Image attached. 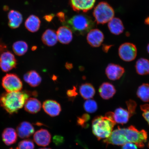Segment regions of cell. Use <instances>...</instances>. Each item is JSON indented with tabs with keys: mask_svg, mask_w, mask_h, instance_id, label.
<instances>
[{
	"mask_svg": "<svg viewBox=\"0 0 149 149\" xmlns=\"http://www.w3.org/2000/svg\"><path fill=\"white\" fill-rule=\"evenodd\" d=\"M148 139L147 132L144 130H139L133 126L127 128H120L113 130L110 136L104 139L103 142L109 144L123 145L127 143H133L139 148H142Z\"/></svg>",
	"mask_w": 149,
	"mask_h": 149,
	"instance_id": "obj_1",
	"label": "cell"
},
{
	"mask_svg": "<svg viewBox=\"0 0 149 149\" xmlns=\"http://www.w3.org/2000/svg\"><path fill=\"white\" fill-rule=\"evenodd\" d=\"M29 96V93L26 91L5 92L0 96V104L9 114H13L24 107Z\"/></svg>",
	"mask_w": 149,
	"mask_h": 149,
	"instance_id": "obj_2",
	"label": "cell"
},
{
	"mask_svg": "<svg viewBox=\"0 0 149 149\" xmlns=\"http://www.w3.org/2000/svg\"><path fill=\"white\" fill-rule=\"evenodd\" d=\"M116 123L113 118V113L109 112L105 116H97L92 120V129L98 140L109 137Z\"/></svg>",
	"mask_w": 149,
	"mask_h": 149,
	"instance_id": "obj_3",
	"label": "cell"
},
{
	"mask_svg": "<svg viewBox=\"0 0 149 149\" xmlns=\"http://www.w3.org/2000/svg\"><path fill=\"white\" fill-rule=\"evenodd\" d=\"M77 35H85L94 27L95 22L90 16L84 14L75 15L62 23Z\"/></svg>",
	"mask_w": 149,
	"mask_h": 149,
	"instance_id": "obj_4",
	"label": "cell"
},
{
	"mask_svg": "<svg viewBox=\"0 0 149 149\" xmlns=\"http://www.w3.org/2000/svg\"><path fill=\"white\" fill-rule=\"evenodd\" d=\"M114 11L109 3L105 1L100 3L95 7L93 15L97 24L109 22L114 16Z\"/></svg>",
	"mask_w": 149,
	"mask_h": 149,
	"instance_id": "obj_5",
	"label": "cell"
},
{
	"mask_svg": "<svg viewBox=\"0 0 149 149\" xmlns=\"http://www.w3.org/2000/svg\"><path fill=\"white\" fill-rule=\"evenodd\" d=\"M126 104L127 109L118 108L113 113V118L115 123L121 124H126L135 113L137 105L136 102L130 100L126 102Z\"/></svg>",
	"mask_w": 149,
	"mask_h": 149,
	"instance_id": "obj_6",
	"label": "cell"
},
{
	"mask_svg": "<svg viewBox=\"0 0 149 149\" xmlns=\"http://www.w3.org/2000/svg\"><path fill=\"white\" fill-rule=\"evenodd\" d=\"M2 86L7 92H19L23 88V83L19 77L14 74H7L3 78Z\"/></svg>",
	"mask_w": 149,
	"mask_h": 149,
	"instance_id": "obj_7",
	"label": "cell"
},
{
	"mask_svg": "<svg viewBox=\"0 0 149 149\" xmlns=\"http://www.w3.org/2000/svg\"><path fill=\"white\" fill-rule=\"evenodd\" d=\"M118 54L119 56L123 61L127 62L133 61L137 55L136 47L131 43H124L119 47Z\"/></svg>",
	"mask_w": 149,
	"mask_h": 149,
	"instance_id": "obj_8",
	"label": "cell"
},
{
	"mask_svg": "<svg viewBox=\"0 0 149 149\" xmlns=\"http://www.w3.org/2000/svg\"><path fill=\"white\" fill-rule=\"evenodd\" d=\"M17 61L13 54L9 51L3 52L0 55V68L7 72L16 68Z\"/></svg>",
	"mask_w": 149,
	"mask_h": 149,
	"instance_id": "obj_9",
	"label": "cell"
},
{
	"mask_svg": "<svg viewBox=\"0 0 149 149\" xmlns=\"http://www.w3.org/2000/svg\"><path fill=\"white\" fill-rule=\"evenodd\" d=\"M71 7L77 13H86L94 7L96 0H68Z\"/></svg>",
	"mask_w": 149,
	"mask_h": 149,
	"instance_id": "obj_10",
	"label": "cell"
},
{
	"mask_svg": "<svg viewBox=\"0 0 149 149\" xmlns=\"http://www.w3.org/2000/svg\"><path fill=\"white\" fill-rule=\"evenodd\" d=\"M51 133L47 130L41 129L37 130L33 134V141L39 146L45 147L51 142Z\"/></svg>",
	"mask_w": 149,
	"mask_h": 149,
	"instance_id": "obj_11",
	"label": "cell"
},
{
	"mask_svg": "<svg viewBox=\"0 0 149 149\" xmlns=\"http://www.w3.org/2000/svg\"><path fill=\"white\" fill-rule=\"evenodd\" d=\"M104 39L103 33L97 29H91L88 33L87 36L88 43L94 47H99L101 45Z\"/></svg>",
	"mask_w": 149,
	"mask_h": 149,
	"instance_id": "obj_12",
	"label": "cell"
},
{
	"mask_svg": "<svg viewBox=\"0 0 149 149\" xmlns=\"http://www.w3.org/2000/svg\"><path fill=\"white\" fill-rule=\"evenodd\" d=\"M125 71L124 68L120 65L110 64L106 69L105 73L107 77L111 81L120 79L123 75Z\"/></svg>",
	"mask_w": 149,
	"mask_h": 149,
	"instance_id": "obj_13",
	"label": "cell"
},
{
	"mask_svg": "<svg viewBox=\"0 0 149 149\" xmlns=\"http://www.w3.org/2000/svg\"><path fill=\"white\" fill-rule=\"evenodd\" d=\"M42 108L47 114L52 117L58 116L61 110L60 104L53 100H45L42 104Z\"/></svg>",
	"mask_w": 149,
	"mask_h": 149,
	"instance_id": "obj_14",
	"label": "cell"
},
{
	"mask_svg": "<svg viewBox=\"0 0 149 149\" xmlns=\"http://www.w3.org/2000/svg\"><path fill=\"white\" fill-rule=\"evenodd\" d=\"M16 132L18 136L20 138L27 139L34 134L35 129L31 123L24 121L18 125Z\"/></svg>",
	"mask_w": 149,
	"mask_h": 149,
	"instance_id": "obj_15",
	"label": "cell"
},
{
	"mask_svg": "<svg viewBox=\"0 0 149 149\" xmlns=\"http://www.w3.org/2000/svg\"><path fill=\"white\" fill-rule=\"evenodd\" d=\"M58 40L61 43L68 44L71 42L73 36L71 30L68 27H59L56 32Z\"/></svg>",
	"mask_w": 149,
	"mask_h": 149,
	"instance_id": "obj_16",
	"label": "cell"
},
{
	"mask_svg": "<svg viewBox=\"0 0 149 149\" xmlns=\"http://www.w3.org/2000/svg\"><path fill=\"white\" fill-rule=\"evenodd\" d=\"M100 96L104 100H109L112 98L116 93L113 85L109 82L102 83L99 89Z\"/></svg>",
	"mask_w": 149,
	"mask_h": 149,
	"instance_id": "obj_17",
	"label": "cell"
},
{
	"mask_svg": "<svg viewBox=\"0 0 149 149\" xmlns=\"http://www.w3.org/2000/svg\"><path fill=\"white\" fill-rule=\"evenodd\" d=\"M17 134L13 128L7 127L3 130L2 139L5 144L8 146L15 144L17 139Z\"/></svg>",
	"mask_w": 149,
	"mask_h": 149,
	"instance_id": "obj_18",
	"label": "cell"
},
{
	"mask_svg": "<svg viewBox=\"0 0 149 149\" xmlns=\"http://www.w3.org/2000/svg\"><path fill=\"white\" fill-rule=\"evenodd\" d=\"M24 79L32 87L38 86L41 83L42 78L36 71L32 70L26 72L24 76Z\"/></svg>",
	"mask_w": 149,
	"mask_h": 149,
	"instance_id": "obj_19",
	"label": "cell"
},
{
	"mask_svg": "<svg viewBox=\"0 0 149 149\" xmlns=\"http://www.w3.org/2000/svg\"><path fill=\"white\" fill-rule=\"evenodd\" d=\"M8 25L12 29H16L19 27L23 21V16L18 11L11 10L8 14Z\"/></svg>",
	"mask_w": 149,
	"mask_h": 149,
	"instance_id": "obj_20",
	"label": "cell"
},
{
	"mask_svg": "<svg viewBox=\"0 0 149 149\" xmlns=\"http://www.w3.org/2000/svg\"><path fill=\"white\" fill-rule=\"evenodd\" d=\"M42 41L45 45L53 46L56 44L58 41L57 33L51 29H47L43 33L42 37Z\"/></svg>",
	"mask_w": 149,
	"mask_h": 149,
	"instance_id": "obj_21",
	"label": "cell"
},
{
	"mask_svg": "<svg viewBox=\"0 0 149 149\" xmlns=\"http://www.w3.org/2000/svg\"><path fill=\"white\" fill-rule=\"evenodd\" d=\"M24 107L25 111L27 112L34 114L38 113L40 110L42 104L37 99L29 98L26 101Z\"/></svg>",
	"mask_w": 149,
	"mask_h": 149,
	"instance_id": "obj_22",
	"label": "cell"
},
{
	"mask_svg": "<svg viewBox=\"0 0 149 149\" xmlns=\"http://www.w3.org/2000/svg\"><path fill=\"white\" fill-rule=\"evenodd\" d=\"M108 27L111 32L115 35H120L123 32L124 30L122 20L118 18L112 19L109 22Z\"/></svg>",
	"mask_w": 149,
	"mask_h": 149,
	"instance_id": "obj_23",
	"label": "cell"
},
{
	"mask_svg": "<svg viewBox=\"0 0 149 149\" xmlns=\"http://www.w3.org/2000/svg\"><path fill=\"white\" fill-rule=\"evenodd\" d=\"M40 20L38 17L34 15H31L26 20L25 26L28 31L35 33L40 29Z\"/></svg>",
	"mask_w": 149,
	"mask_h": 149,
	"instance_id": "obj_24",
	"label": "cell"
},
{
	"mask_svg": "<svg viewBox=\"0 0 149 149\" xmlns=\"http://www.w3.org/2000/svg\"><path fill=\"white\" fill-rule=\"evenodd\" d=\"M79 93L82 97L85 100L91 99L95 94V90L91 84H82L79 88Z\"/></svg>",
	"mask_w": 149,
	"mask_h": 149,
	"instance_id": "obj_25",
	"label": "cell"
},
{
	"mask_svg": "<svg viewBox=\"0 0 149 149\" xmlns=\"http://www.w3.org/2000/svg\"><path fill=\"white\" fill-rule=\"evenodd\" d=\"M136 71L141 75L149 74V60L148 59L141 58L138 60L135 65Z\"/></svg>",
	"mask_w": 149,
	"mask_h": 149,
	"instance_id": "obj_26",
	"label": "cell"
},
{
	"mask_svg": "<svg viewBox=\"0 0 149 149\" xmlns=\"http://www.w3.org/2000/svg\"><path fill=\"white\" fill-rule=\"evenodd\" d=\"M13 49L17 55L23 56L28 51V45L26 42L23 41H19L14 42L13 44Z\"/></svg>",
	"mask_w": 149,
	"mask_h": 149,
	"instance_id": "obj_27",
	"label": "cell"
},
{
	"mask_svg": "<svg viewBox=\"0 0 149 149\" xmlns=\"http://www.w3.org/2000/svg\"><path fill=\"white\" fill-rule=\"evenodd\" d=\"M136 94L138 97L145 102H149V84H143L138 89Z\"/></svg>",
	"mask_w": 149,
	"mask_h": 149,
	"instance_id": "obj_28",
	"label": "cell"
},
{
	"mask_svg": "<svg viewBox=\"0 0 149 149\" xmlns=\"http://www.w3.org/2000/svg\"><path fill=\"white\" fill-rule=\"evenodd\" d=\"M84 108L85 111L89 113H93L96 112L98 109L97 103L95 100H87L84 104Z\"/></svg>",
	"mask_w": 149,
	"mask_h": 149,
	"instance_id": "obj_29",
	"label": "cell"
},
{
	"mask_svg": "<svg viewBox=\"0 0 149 149\" xmlns=\"http://www.w3.org/2000/svg\"><path fill=\"white\" fill-rule=\"evenodd\" d=\"M18 149H35V145L33 141L25 139L18 143Z\"/></svg>",
	"mask_w": 149,
	"mask_h": 149,
	"instance_id": "obj_30",
	"label": "cell"
},
{
	"mask_svg": "<svg viewBox=\"0 0 149 149\" xmlns=\"http://www.w3.org/2000/svg\"><path fill=\"white\" fill-rule=\"evenodd\" d=\"M90 119V116L87 113H84L81 117H78L77 124L83 128H86L88 127V122Z\"/></svg>",
	"mask_w": 149,
	"mask_h": 149,
	"instance_id": "obj_31",
	"label": "cell"
},
{
	"mask_svg": "<svg viewBox=\"0 0 149 149\" xmlns=\"http://www.w3.org/2000/svg\"><path fill=\"white\" fill-rule=\"evenodd\" d=\"M141 109L143 112V117L149 125V104H146L141 106Z\"/></svg>",
	"mask_w": 149,
	"mask_h": 149,
	"instance_id": "obj_32",
	"label": "cell"
},
{
	"mask_svg": "<svg viewBox=\"0 0 149 149\" xmlns=\"http://www.w3.org/2000/svg\"><path fill=\"white\" fill-rule=\"evenodd\" d=\"M67 94L68 97L70 98H72L75 97L78 95V93L76 92V87H74L72 89H70L67 91Z\"/></svg>",
	"mask_w": 149,
	"mask_h": 149,
	"instance_id": "obj_33",
	"label": "cell"
},
{
	"mask_svg": "<svg viewBox=\"0 0 149 149\" xmlns=\"http://www.w3.org/2000/svg\"><path fill=\"white\" fill-rule=\"evenodd\" d=\"M137 146L133 143H127L122 145V149H137Z\"/></svg>",
	"mask_w": 149,
	"mask_h": 149,
	"instance_id": "obj_34",
	"label": "cell"
},
{
	"mask_svg": "<svg viewBox=\"0 0 149 149\" xmlns=\"http://www.w3.org/2000/svg\"><path fill=\"white\" fill-rule=\"evenodd\" d=\"M54 141L55 144L58 145L63 142L64 138L61 136H56L54 137Z\"/></svg>",
	"mask_w": 149,
	"mask_h": 149,
	"instance_id": "obj_35",
	"label": "cell"
},
{
	"mask_svg": "<svg viewBox=\"0 0 149 149\" xmlns=\"http://www.w3.org/2000/svg\"><path fill=\"white\" fill-rule=\"evenodd\" d=\"M57 16L58 18L60 20L61 22L64 23L66 20V17L65 16L64 13L60 12L57 13Z\"/></svg>",
	"mask_w": 149,
	"mask_h": 149,
	"instance_id": "obj_36",
	"label": "cell"
},
{
	"mask_svg": "<svg viewBox=\"0 0 149 149\" xmlns=\"http://www.w3.org/2000/svg\"><path fill=\"white\" fill-rule=\"evenodd\" d=\"M55 15L53 14H52L49 15H46L45 16L44 18L47 22H50L51 20L53 19Z\"/></svg>",
	"mask_w": 149,
	"mask_h": 149,
	"instance_id": "obj_37",
	"label": "cell"
},
{
	"mask_svg": "<svg viewBox=\"0 0 149 149\" xmlns=\"http://www.w3.org/2000/svg\"><path fill=\"white\" fill-rule=\"evenodd\" d=\"M65 66L67 69L69 70L72 69L73 68V65L71 63H67L65 64Z\"/></svg>",
	"mask_w": 149,
	"mask_h": 149,
	"instance_id": "obj_38",
	"label": "cell"
},
{
	"mask_svg": "<svg viewBox=\"0 0 149 149\" xmlns=\"http://www.w3.org/2000/svg\"><path fill=\"white\" fill-rule=\"evenodd\" d=\"M6 48V46L3 43L0 41V52L3 51V49Z\"/></svg>",
	"mask_w": 149,
	"mask_h": 149,
	"instance_id": "obj_39",
	"label": "cell"
},
{
	"mask_svg": "<svg viewBox=\"0 0 149 149\" xmlns=\"http://www.w3.org/2000/svg\"><path fill=\"white\" fill-rule=\"evenodd\" d=\"M9 9V7L7 6H5L3 7V10L5 11L8 10Z\"/></svg>",
	"mask_w": 149,
	"mask_h": 149,
	"instance_id": "obj_40",
	"label": "cell"
},
{
	"mask_svg": "<svg viewBox=\"0 0 149 149\" xmlns=\"http://www.w3.org/2000/svg\"><path fill=\"white\" fill-rule=\"evenodd\" d=\"M145 23L147 25H149V17L147 18L145 20Z\"/></svg>",
	"mask_w": 149,
	"mask_h": 149,
	"instance_id": "obj_41",
	"label": "cell"
},
{
	"mask_svg": "<svg viewBox=\"0 0 149 149\" xmlns=\"http://www.w3.org/2000/svg\"><path fill=\"white\" fill-rule=\"evenodd\" d=\"M147 51H148V53L149 54V44H148V46H147Z\"/></svg>",
	"mask_w": 149,
	"mask_h": 149,
	"instance_id": "obj_42",
	"label": "cell"
},
{
	"mask_svg": "<svg viewBox=\"0 0 149 149\" xmlns=\"http://www.w3.org/2000/svg\"><path fill=\"white\" fill-rule=\"evenodd\" d=\"M39 149H52L50 148H41Z\"/></svg>",
	"mask_w": 149,
	"mask_h": 149,
	"instance_id": "obj_43",
	"label": "cell"
},
{
	"mask_svg": "<svg viewBox=\"0 0 149 149\" xmlns=\"http://www.w3.org/2000/svg\"><path fill=\"white\" fill-rule=\"evenodd\" d=\"M10 149H18V148H11Z\"/></svg>",
	"mask_w": 149,
	"mask_h": 149,
	"instance_id": "obj_44",
	"label": "cell"
}]
</instances>
